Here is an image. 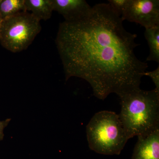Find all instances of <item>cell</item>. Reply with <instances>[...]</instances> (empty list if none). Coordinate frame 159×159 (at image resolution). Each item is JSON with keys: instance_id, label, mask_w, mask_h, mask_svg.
<instances>
[{"instance_id": "obj_1", "label": "cell", "mask_w": 159, "mask_h": 159, "mask_svg": "<svg viewBox=\"0 0 159 159\" xmlns=\"http://www.w3.org/2000/svg\"><path fill=\"white\" fill-rule=\"evenodd\" d=\"M123 21L108 4L99 3L81 18L60 24L55 43L66 80H84L102 100L140 89L148 64L136 56L137 35Z\"/></svg>"}, {"instance_id": "obj_2", "label": "cell", "mask_w": 159, "mask_h": 159, "mask_svg": "<svg viewBox=\"0 0 159 159\" xmlns=\"http://www.w3.org/2000/svg\"><path fill=\"white\" fill-rule=\"evenodd\" d=\"M119 98V116L129 139L147 136L159 129V91L140 88Z\"/></svg>"}, {"instance_id": "obj_3", "label": "cell", "mask_w": 159, "mask_h": 159, "mask_svg": "<svg viewBox=\"0 0 159 159\" xmlns=\"http://www.w3.org/2000/svg\"><path fill=\"white\" fill-rule=\"evenodd\" d=\"M86 133L91 150L107 155L120 154L129 139L119 115L111 111L95 114L87 125Z\"/></svg>"}, {"instance_id": "obj_4", "label": "cell", "mask_w": 159, "mask_h": 159, "mask_svg": "<svg viewBox=\"0 0 159 159\" xmlns=\"http://www.w3.org/2000/svg\"><path fill=\"white\" fill-rule=\"evenodd\" d=\"M40 20L31 12L23 11L2 20L0 43L13 53L25 50L41 30Z\"/></svg>"}, {"instance_id": "obj_5", "label": "cell", "mask_w": 159, "mask_h": 159, "mask_svg": "<svg viewBox=\"0 0 159 159\" xmlns=\"http://www.w3.org/2000/svg\"><path fill=\"white\" fill-rule=\"evenodd\" d=\"M121 19L139 24L145 29L159 26V1L129 0Z\"/></svg>"}, {"instance_id": "obj_6", "label": "cell", "mask_w": 159, "mask_h": 159, "mask_svg": "<svg viewBox=\"0 0 159 159\" xmlns=\"http://www.w3.org/2000/svg\"><path fill=\"white\" fill-rule=\"evenodd\" d=\"M53 11L61 15L66 21L72 22L81 18L91 9L85 0H50Z\"/></svg>"}, {"instance_id": "obj_7", "label": "cell", "mask_w": 159, "mask_h": 159, "mask_svg": "<svg viewBox=\"0 0 159 159\" xmlns=\"http://www.w3.org/2000/svg\"><path fill=\"white\" fill-rule=\"evenodd\" d=\"M138 138L132 159H159V129L147 136Z\"/></svg>"}, {"instance_id": "obj_8", "label": "cell", "mask_w": 159, "mask_h": 159, "mask_svg": "<svg viewBox=\"0 0 159 159\" xmlns=\"http://www.w3.org/2000/svg\"><path fill=\"white\" fill-rule=\"evenodd\" d=\"M25 6L26 11L40 21L51 18L53 11L50 0H25Z\"/></svg>"}, {"instance_id": "obj_9", "label": "cell", "mask_w": 159, "mask_h": 159, "mask_svg": "<svg viewBox=\"0 0 159 159\" xmlns=\"http://www.w3.org/2000/svg\"><path fill=\"white\" fill-rule=\"evenodd\" d=\"M145 39L148 42L149 54L147 61L159 63V26L145 29Z\"/></svg>"}, {"instance_id": "obj_10", "label": "cell", "mask_w": 159, "mask_h": 159, "mask_svg": "<svg viewBox=\"0 0 159 159\" xmlns=\"http://www.w3.org/2000/svg\"><path fill=\"white\" fill-rule=\"evenodd\" d=\"M23 11H26L25 0H0L1 20Z\"/></svg>"}, {"instance_id": "obj_11", "label": "cell", "mask_w": 159, "mask_h": 159, "mask_svg": "<svg viewBox=\"0 0 159 159\" xmlns=\"http://www.w3.org/2000/svg\"><path fill=\"white\" fill-rule=\"evenodd\" d=\"M108 2L111 8L121 18L127 8L129 0H108Z\"/></svg>"}, {"instance_id": "obj_12", "label": "cell", "mask_w": 159, "mask_h": 159, "mask_svg": "<svg viewBox=\"0 0 159 159\" xmlns=\"http://www.w3.org/2000/svg\"><path fill=\"white\" fill-rule=\"evenodd\" d=\"M143 76H148L151 78L153 83L155 85V89L159 91V66L154 70L152 71H145Z\"/></svg>"}, {"instance_id": "obj_13", "label": "cell", "mask_w": 159, "mask_h": 159, "mask_svg": "<svg viewBox=\"0 0 159 159\" xmlns=\"http://www.w3.org/2000/svg\"><path fill=\"white\" fill-rule=\"evenodd\" d=\"M11 120V119H7L4 121H0V141H2L4 139L5 136L4 134V129L8 125Z\"/></svg>"}, {"instance_id": "obj_14", "label": "cell", "mask_w": 159, "mask_h": 159, "mask_svg": "<svg viewBox=\"0 0 159 159\" xmlns=\"http://www.w3.org/2000/svg\"><path fill=\"white\" fill-rule=\"evenodd\" d=\"M1 21H2V20H1V19H0V23H1Z\"/></svg>"}]
</instances>
